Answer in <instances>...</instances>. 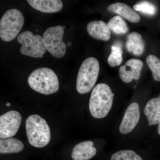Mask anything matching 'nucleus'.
Instances as JSON below:
<instances>
[{
	"instance_id": "f257e3e1",
	"label": "nucleus",
	"mask_w": 160,
	"mask_h": 160,
	"mask_svg": "<svg viewBox=\"0 0 160 160\" xmlns=\"http://www.w3.org/2000/svg\"><path fill=\"white\" fill-rule=\"evenodd\" d=\"M114 94L108 85L100 83L92 92L89 103L90 113L96 118L101 119L108 114L113 103Z\"/></svg>"
},
{
	"instance_id": "f03ea898",
	"label": "nucleus",
	"mask_w": 160,
	"mask_h": 160,
	"mask_svg": "<svg viewBox=\"0 0 160 160\" xmlns=\"http://www.w3.org/2000/svg\"><path fill=\"white\" fill-rule=\"evenodd\" d=\"M28 83L34 91L46 95L55 93L59 88L57 75L47 67H41L32 71L28 77Z\"/></svg>"
},
{
	"instance_id": "7ed1b4c3",
	"label": "nucleus",
	"mask_w": 160,
	"mask_h": 160,
	"mask_svg": "<svg viewBox=\"0 0 160 160\" xmlns=\"http://www.w3.org/2000/svg\"><path fill=\"white\" fill-rule=\"evenodd\" d=\"M27 138L30 145L42 148L49 144L51 138L50 128L46 120L37 114L30 115L26 121Z\"/></svg>"
},
{
	"instance_id": "20e7f679",
	"label": "nucleus",
	"mask_w": 160,
	"mask_h": 160,
	"mask_svg": "<svg viewBox=\"0 0 160 160\" xmlns=\"http://www.w3.org/2000/svg\"><path fill=\"white\" fill-rule=\"evenodd\" d=\"M100 66L94 58H86L80 66L77 78L76 89L80 94L88 93L94 87L97 81Z\"/></svg>"
},
{
	"instance_id": "39448f33",
	"label": "nucleus",
	"mask_w": 160,
	"mask_h": 160,
	"mask_svg": "<svg viewBox=\"0 0 160 160\" xmlns=\"http://www.w3.org/2000/svg\"><path fill=\"white\" fill-rule=\"evenodd\" d=\"M24 23L22 12L16 9L6 12L0 21V38L4 42H10L19 33Z\"/></svg>"
},
{
	"instance_id": "423d86ee",
	"label": "nucleus",
	"mask_w": 160,
	"mask_h": 160,
	"mask_svg": "<svg viewBox=\"0 0 160 160\" xmlns=\"http://www.w3.org/2000/svg\"><path fill=\"white\" fill-rule=\"evenodd\" d=\"M18 41L22 45L20 52L23 55L42 58L47 50L43 37L39 34L34 35L30 31L20 33L18 36Z\"/></svg>"
},
{
	"instance_id": "0eeeda50",
	"label": "nucleus",
	"mask_w": 160,
	"mask_h": 160,
	"mask_svg": "<svg viewBox=\"0 0 160 160\" xmlns=\"http://www.w3.org/2000/svg\"><path fill=\"white\" fill-rule=\"evenodd\" d=\"M64 28L58 26L46 29L43 35L46 49L54 57L60 58L66 54V45L63 41Z\"/></svg>"
},
{
	"instance_id": "6e6552de",
	"label": "nucleus",
	"mask_w": 160,
	"mask_h": 160,
	"mask_svg": "<svg viewBox=\"0 0 160 160\" xmlns=\"http://www.w3.org/2000/svg\"><path fill=\"white\" fill-rule=\"evenodd\" d=\"M22 121L18 112L12 110L0 117V138H11L17 133Z\"/></svg>"
},
{
	"instance_id": "1a4fd4ad",
	"label": "nucleus",
	"mask_w": 160,
	"mask_h": 160,
	"mask_svg": "<svg viewBox=\"0 0 160 160\" xmlns=\"http://www.w3.org/2000/svg\"><path fill=\"white\" fill-rule=\"evenodd\" d=\"M140 118L139 106L137 102L131 103L126 109L119 130L122 134L130 133L137 125Z\"/></svg>"
},
{
	"instance_id": "9d476101",
	"label": "nucleus",
	"mask_w": 160,
	"mask_h": 160,
	"mask_svg": "<svg viewBox=\"0 0 160 160\" xmlns=\"http://www.w3.org/2000/svg\"><path fill=\"white\" fill-rule=\"evenodd\" d=\"M143 63L140 60L130 59L119 69V76L124 82L130 83L133 80H138L140 78Z\"/></svg>"
},
{
	"instance_id": "9b49d317",
	"label": "nucleus",
	"mask_w": 160,
	"mask_h": 160,
	"mask_svg": "<svg viewBox=\"0 0 160 160\" xmlns=\"http://www.w3.org/2000/svg\"><path fill=\"white\" fill-rule=\"evenodd\" d=\"M94 143L90 141H85L74 146L72 152L71 157L73 160H89L97 153L93 146Z\"/></svg>"
},
{
	"instance_id": "f8f14e48",
	"label": "nucleus",
	"mask_w": 160,
	"mask_h": 160,
	"mask_svg": "<svg viewBox=\"0 0 160 160\" xmlns=\"http://www.w3.org/2000/svg\"><path fill=\"white\" fill-rule=\"evenodd\" d=\"M27 2L33 9L44 13L58 12L63 7L61 0H27Z\"/></svg>"
},
{
	"instance_id": "ddd939ff",
	"label": "nucleus",
	"mask_w": 160,
	"mask_h": 160,
	"mask_svg": "<svg viewBox=\"0 0 160 160\" xmlns=\"http://www.w3.org/2000/svg\"><path fill=\"white\" fill-rule=\"evenodd\" d=\"M107 10L119 15L131 22H138L140 20L139 15L125 3L117 2L111 4L107 7Z\"/></svg>"
},
{
	"instance_id": "4468645a",
	"label": "nucleus",
	"mask_w": 160,
	"mask_h": 160,
	"mask_svg": "<svg viewBox=\"0 0 160 160\" xmlns=\"http://www.w3.org/2000/svg\"><path fill=\"white\" fill-rule=\"evenodd\" d=\"M88 33L96 39L107 41L110 39L111 33L106 23L102 21L90 22L87 26Z\"/></svg>"
},
{
	"instance_id": "2eb2a0df",
	"label": "nucleus",
	"mask_w": 160,
	"mask_h": 160,
	"mask_svg": "<svg viewBox=\"0 0 160 160\" xmlns=\"http://www.w3.org/2000/svg\"><path fill=\"white\" fill-rule=\"evenodd\" d=\"M144 113L149 126L157 125L160 121V98H155L148 101L144 108Z\"/></svg>"
},
{
	"instance_id": "dca6fc26",
	"label": "nucleus",
	"mask_w": 160,
	"mask_h": 160,
	"mask_svg": "<svg viewBox=\"0 0 160 160\" xmlns=\"http://www.w3.org/2000/svg\"><path fill=\"white\" fill-rule=\"evenodd\" d=\"M126 49L134 55L142 54L145 50V44L142 35L137 32L129 33L126 42Z\"/></svg>"
},
{
	"instance_id": "f3484780",
	"label": "nucleus",
	"mask_w": 160,
	"mask_h": 160,
	"mask_svg": "<svg viewBox=\"0 0 160 160\" xmlns=\"http://www.w3.org/2000/svg\"><path fill=\"white\" fill-rule=\"evenodd\" d=\"M23 143L17 139L12 138H1L0 153L1 154L18 153L24 149Z\"/></svg>"
},
{
	"instance_id": "a211bd4d",
	"label": "nucleus",
	"mask_w": 160,
	"mask_h": 160,
	"mask_svg": "<svg viewBox=\"0 0 160 160\" xmlns=\"http://www.w3.org/2000/svg\"><path fill=\"white\" fill-rule=\"evenodd\" d=\"M107 25L109 30L116 34H125L129 30L126 22L120 16H116L112 18Z\"/></svg>"
},
{
	"instance_id": "6ab92c4d",
	"label": "nucleus",
	"mask_w": 160,
	"mask_h": 160,
	"mask_svg": "<svg viewBox=\"0 0 160 160\" xmlns=\"http://www.w3.org/2000/svg\"><path fill=\"white\" fill-rule=\"evenodd\" d=\"M123 51L122 47L119 45L111 46V52L108 59V62L111 67L118 66L122 62Z\"/></svg>"
},
{
	"instance_id": "aec40b11",
	"label": "nucleus",
	"mask_w": 160,
	"mask_h": 160,
	"mask_svg": "<svg viewBox=\"0 0 160 160\" xmlns=\"http://www.w3.org/2000/svg\"><path fill=\"white\" fill-rule=\"evenodd\" d=\"M146 62L152 72L155 81L160 82V59L153 55L146 58Z\"/></svg>"
},
{
	"instance_id": "412c9836",
	"label": "nucleus",
	"mask_w": 160,
	"mask_h": 160,
	"mask_svg": "<svg viewBox=\"0 0 160 160\" xmlns=\"http://www.w3.org/2000/svg\"><path fill=\"white\" fill-rule=\"evenodd\" d=\"M111 160H143L134 151L124 150L118 151L112 154Z\"/></svg>"
},
{
	"instance_id": "4be33fe9",
	"label": "nucleus",
	"mask_w": 160,
	"mask_h": 160,
	"mask_svg": "<svg viewBox=\"0 0 160 160\" xmlns=\"http://www.w3.org/2000/svg\"><path fill=\"white\" fill-rule=\"evenodd\" d=\"M135 11L141 12L142 13L148 15L153 16L156 13L157 9L152 3L143 1L133 6Z\"/></svg>"
},
{
	"instance_id": "5701e85b",
	"label": "nucleus",
	"mask_w": 160,
	"mask_h": 160,
	"mask_svg": "<svg viewBox=\"0 0 160 160\" xmlns=\"http://www.w3.org/2000/svg\"><path fill=\"white\" fill-rule=\"evenodd\" d=\"M158 133L160 135V121L159 123H158Z\"/></svg>"
},
{
	"instance_id": "b1692460",
	"label": "nucleus",
	"mask_w": 160,
	"mask_h": 160,
	"mask_svg": "<svg viewBox=\"0 0 160 160\" xmlns=\"http://www.w3.org/2000/svg\"><path fill=\"white\" fill-rule=\"evenodd\" d=\"M6 106H8V107H9V106H11V104H10V103L7 102L6 103Z\"/></svg>"
},
{
	"instance_id": "393cba45",
	"label": "nucleus",
	"mask_w": 160,
	"mask_h": 160,
	"mask_svg": "<svg viewBox=\"0 0 160 160\" xmlns=\"http://www.w3.org/2000/svg\"><path fill=\"white\" fill-rule=\"evenodd\" d=\"M67 45H68V46L69 47V46H70L72 45V43L71 42H69L68 43H67Z\"/></svg>"
},
{
	"instance_id": "a878e982",
	"label": "nucleus",
	"mask_w": 160,
	"mask_h": 160,
	"mask_svg": "<svg viewBox=\"0 0 160 160\" xmlns=\"http://www.w3.org/2000/svg\"><path fill=\"white\" fill-rule=\"evenodd\" d=\"M63 28H64V29H65V26H63Z\"/></svg>"
}]
</instances>
